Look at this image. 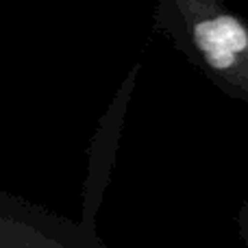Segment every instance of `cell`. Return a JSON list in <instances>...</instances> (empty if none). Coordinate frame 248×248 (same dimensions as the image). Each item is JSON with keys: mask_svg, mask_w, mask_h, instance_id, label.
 <instances>
[{"mask_svg": "<svg viewBox=\"0 0 248 248\" xmlns=\"http://www.w3.org/2000/svg\"><path fill=\"white\" fill-rule=\"evenodd\" d=\"M0 248H107L98 231L0 189Z\"/></svg>", "mask_w": 248, "mask_h": 248, "instance_id": "6da1fadb", "label": "cell"}]
</instances>
